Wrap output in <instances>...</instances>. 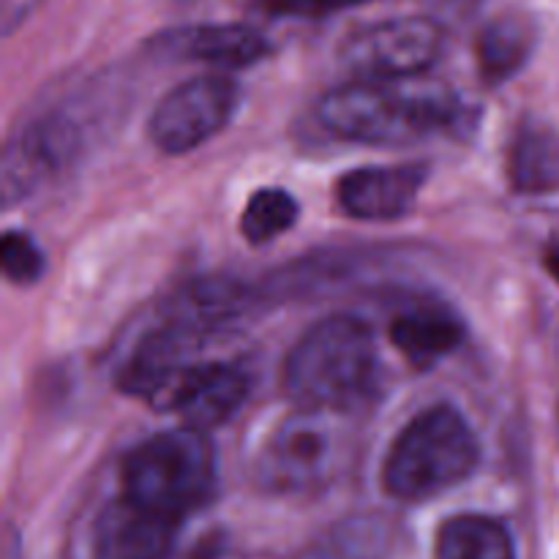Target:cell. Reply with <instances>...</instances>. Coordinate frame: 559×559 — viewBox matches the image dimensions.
Here are the masks:
<instances>
[{
    "label": "cell",
    "instance_id": "9a60e30c",
    "mask_svg": "<svg viewBox=\"0 0 559 559\" xmlns=\"http://www.w3.org/2000/svg\"><path fill=\"white\" fill-rule=\"evenodd\" d=\"M538 27L522 11H508L491 20L478 38V66L489 82L516 74L533 55Z\"/></svg>",
    "mask_w": 559,
    "mask_h": 559
},
{
    "label": "cell",
    "instance_id": "ba28073f",
    "mask_svg": "<svg viewBox=\"0 0 559 559\" xmlns=\"http://www.w3.org/2000/svg\"><path fill=\"white\" fill-rule=\"evenodd\" d=\"M80 136L63 118H44L27 126L5 145L0 191L5 205L31 197L38 186L52 180L74 158Z\"/></svg>",
    "mask_w": 559,
    "mask_h": 559
},
{
    "label": "cell",
    "instance_id": "7a4b0ae2",
    "mask_svg": "<svg viewBox=\"0 0 559 559\" xmlns=\"http://www.w3.org/2000/svg\"><path fill=\"white\" fill-rule=\"evenodd\" d=\"M320 118L342 140L402 145L456 123L459 102L445 87L409 80H353L322 98Z\"/></svg>",
    "mask_w": 559,
    "mask_h": 559
},
{
    "label": "cell",
    "instance_id": "44dd1931",
    "mask_svg": "<svg viewBox=\"0 0 559 559\" xmlns=\"http://www.w3.org/2000/svg\"><path fill=\"white\" fill-rule=\"evenodd\" d=\"M191 559H243L238 551L227 549V546H211V549H202L200 555H194Z\"/></svg>",
    "mask_w": 559,
    "mask_h": 559
},
{
    "label": "cell",
    "instance_id": "52a82bcc",
    "mask_svg": "<svg viewBox=\"0 0 559 559\" xmlns=\"http://www.w3.org/2000/svg\"><path fill=\"white\" fill-rule=\"evenodd\" d=\"M238 107V87L218 74L183 82L162 98L151 115V140L164 153H189L205 145L233 118Z\"/></svg>",
    "mask_w": 559,
    "mask_h": 559
},
{
    "label": "cell",
    "instance_id": "30bf717a",
    "mask_svg": "<svg viewBox=\"0 0 559 559\" xmlns=\"http://www.w3.org/2000/svg\"><path fill=\"white\" fill-rule=\"evenodd\" d=\"M178 527L180 519L123 495L98 516L93 559H167Z\"/></svg>",
    "mask_w": 559,
    "mask_h": 559
},
{
    "label": "cell",
    "instance_id": "8992f818",
    "mask_svg": "<svg viewBox=\"0 0 559 559\" xmlns=\"http://www.w3.org/2000/svg\"><path fill=\"white\" fill-rule=\"evenodd\" d=\"M442 52V27L435 16H399L349 33L338 60L355 80H413Z\"/></svg>",
    "mask_w": 559,
    "mask_h": 559
},
{
    "label": "cell",
    "instance_id": "5b68a950",
    "mask_svg": "<svg viewBox=\"0 0 559 559\" xmlns=\"http://www.w3.org/2000/svg\"><path fill=\"white\" fill-rule=\"evenodd\" d=\"M216 486V456L205 431H164L140 442L123 462V495L183 519L205 506Z\"/></svg>",
    "mask_w": 559,
    "mask_h": 559
},
{
    "label": "cell",
    "instance_id": "4fadbf2b",
    "mask_svg": "<svg viewBox=\"0 0 559 559\" xmlns=\"http://www.w3.org/2000/svg\"><path fill=\"white\" fill-rule=\"evenodd\" d=\"M391 338L399 353L418 366H429L445 358L462 344L464 328L456 314L440 306H418L396 317Z\"/></svg>",
    "mask_w": 559,
    "mask_h": 559
},
{
    "label": "cell",
    "instance_id": "5bb4252c",
    "mask_svg": "<svg viewBox=\"0 0 559 559\" xmlns=\"http://www.w3.org/2000/svg\"><path fill=\"white\" fill-rule=\"evenodd\" d=\"M508 178L522 194L559 189V140L544 123H522L508 153Z\"/></svg>",
    "mask_w": 559,
    "mask_h": 559
},
{
    "label": "cell",
    "instance_id": "d6986e66",
    "mask_svg": "<svg viewBox=\"0 0 559 559\" xmlns=\"http://www.w3.org/2000/svg\"><path fill=\"white\" fill-rule=\"evenodd\" d=\"M364 3L371 0H254L257 9L273 16H322Z\"/></svg>",
    "mask_w": 559,
    "mask_h": 559
},
{
    "label": "cell",
    "instance_id": "2e32d148",
    "mask_svg": "<svg viewBox=\"0 0 559 559\" xmlns=\"http://www.w3.org/2000/svg\"><path fill=\"white\" fill-rule=\"evenodd\" d=\"M437 559H516L513 538L497 519L464 516L448 519L437 535Z\"/></svg>",
    "mask_w": 559,
    "mask_h": 559
},
{
    "label": "cell",
    "instance_id": "277c9868",
    "mask_svg": "<svg viewBox=\"0 0 559 559\" xmlns=\"http://www.w3.org/2000/svg\"><path fill=\"white\" fill-rule=\"evenodd\" d=\"M475 464L478 442L467 420L451 407H431L391 445L382 467V484L396 500H431L467 480Z\"/></svg>",
    "mask_w": 559,
    "mask_h": 559
},
{
    "label": "cell",
    "instance_id": "3957f363",
    "mask_svg": "<svg viewBox=\"0 0 559 559\" xmlns=\"http://www.w3.org/2000/svg\"><path fill=\"white\" fill-rule=\"evenodd\" d=\"M355 456V429L349 413L298 407L262 442L257 480L278 495H306L325 489Z\"/></svg>",
    "mask_w": 559,
    "mask_h": 559
},
{
    "label": "cell",
    "instance_id": "8fae6325",
    "mask_svg": "<svg viewBox=\"0 0 559 559\" xmlns=\"http://www.w3.org/2000/svg\"><path fill=\"white\" fill-rule=\"evenodd\" d=\"M424 183L426 167L420 164L355 169L338 183V205L353 218L393 222L418 202Z\"/></svg>",
    "mask_w": 559,
    "mask_h": 559
},
{
    "label": "cell",
    "instance_id": "ffe728a7",
    "mask_svg": "<svg viewBox=\"0 0 559 559\" xmlns=\"http://www.w3.org/2000/svg\"><path fill=\"white\" fill-rule=\"evenodd\" d=\"M437 22H467L480 11L486 0H424Z\"/></svg>",
    "mask_w": 559,
    "mask_h": 559
},
{
    "label": "cell",
    "instance_id": "ac0fdd59",
    "mask_svg": "<svg viewBox=\"0 0 559 559\" xmlns=\"http://www.w3.org/2000/svg\"><path fill=\"white\" fill-rule=\"evenodd\" d=\"M0 265L9 282L33 284L44 273V254L25 233H5L0 243Z\"/></svg>",
    "mask_w": 559,
    "mask_h": 559
},
{
    "label": "cell",
    "instance_id": "9c48e42d",
    "mask_svg": "<svg viewBox=\"0 0 559 559\" xmlns=\"http://www.w3.org/2000/svg\"><path fill=\"white\" fill-rule=\"evenodd\" d=\"M249 396V374L224 360H197L173 382L162 409H175L189 429L222 426Z\"/></svg>",
    "mask_w": 559,
    "mask_h": 559
},
{
    "label": "cell",
    "instance_id": "e0dca14e",
    "mask_svg": "<svg viewBox=\"0 0 559 559\" xmlns=\"http://www.w3.org/2000/svg\"><path fill=\"white\" fill-rule=\"evenodd\" d=\"M298 202L284 189H262L246 205L240 229L251 243H271L298 222Z\"/></svg>",
    "mask_w": 559,
    "mask_h": 559
},
{
    "label": "cell",
    "instance_id": "6da1fadb",
    "mask_svg": "<svg viewBox=\"0 0 559 559\" xmlns=\"http://www.w3.org/2000/svg\"><path fill=\"white\" fill-rule=\"evenodd\" d=\"M380 374L374 333L355 317H328L304 333L284 364V388L298 407L353 413L371 402Z\"/></svg>",
    "mask_w": 559,
    "mask_h": 559
},
{
    "label": "cell",
    "instance_id": "7c38bea8",
    "mask_svg": "<svg viewBox=\"0 0 559 559\" xmlns=\"http://www.w3.org/2000/svg\"><path fill=\"white\" fill-rule=\"evenodd\" d=\"M158 55L216 69H246L267 55V41L249 25H191L167 31L153 41Z\"/></svg>",
    "mask_w": 559,
    "mask_h": 559
}]
</instances>
